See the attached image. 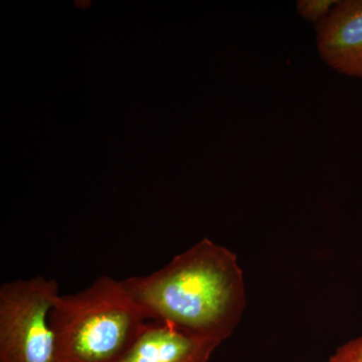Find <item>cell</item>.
<instances>
[{"label": "cell", "mask_w": 362, "mask_h": 362, "mask_svg": "<svg viewBox=\"0 0 362 362\" xmlns=\"http://www.w3.org/2000/svg\"><path fill=\"white\" fill-rule=\"evenodd\" d=\"M324 362H362V335L349 340Z\"/></svg>", "instance_id": "obj_7"}, {"label": "cell", "mask_w": 362, "mask_h": 362, "mask_svg": "<svg viewBox=\"0 0 362 362\" xmlns=\"http://www.w3.org/2000/svg\"><path fill=\"white\" fill-rule=\"evenodd\" d=\"M221 341L148 321L118 362H209Z\"/></svg>", "instance_id": "obj_5"}, {"label": "cell", "mask_w": 362, "mask_h": 362, "mask_svg": "<svg viewBox=\"0 0 362 362\" xmlns=\"http://www.w3.org/2000/svg\"><path fill=\"white\" fill-rule=\"evenodd\" d=\"M337 2L334 0H300L297 2V11L305 21L316 25L329 16Z\"/></svg>", "instance_id": "obj_6"}, {"label": "cell", "mask_w": 362, "mask_h": 362, "mask_svg": "<svg viewBox=\"0 0 362 362\" xmlns=\"http://www.w3.org/2000/svg\"><path fill=\"white\" fill-rule=\"evenodd\" d=\"M315 28L323 61L338 73L362 78V0L338 1Z\"/></svg>", "instance_id": "obj_4"}, {"label": "cell", "mask_w": 362, "mask_h": 362, "mask_svg": "<svg viewBox=\"0 0 362 362\" xmlns=\"http://www.w3.org/2000/svg\"><path fill=\"white\" fill-rule=\"evenodd\" d=\"M122 283L147 321L170 324L221 343L232 337L246 309L237 256L207 238L159 270Z\"/></svg>", "instance_id": "obj_1"}, {"label": "cell", "mask_w": 362, "mask_h": 362, "mask_svg": "<svg viewBox=\"0 0 362 362\" xmlns=\"http://www.w3.org/2000/svg\"><path fill=\"white\" fill-rule=\"evenodd\" d=\"M59 288L37 276L0 287V362H57L49 313Z\"/></svg>", "instance_id": "obj_3"}, {"label": "cell", "mask_w": 362, "mask_h": 362, "mask_svg": "<svg viewBox=\"0 0 362 362\" xmlns=\"http://www.w3.org/2000/svg\"><path fill=\"white\" fill-rule=\"evenodd\" d=\"M147 322L122 280L101 276L57 297L49 313L57 362H118Z\"/></svg>", "instance_id": "obj_2"}]
</instances>
